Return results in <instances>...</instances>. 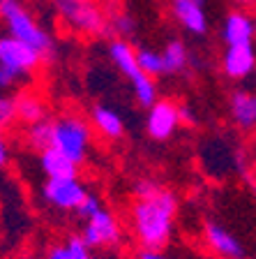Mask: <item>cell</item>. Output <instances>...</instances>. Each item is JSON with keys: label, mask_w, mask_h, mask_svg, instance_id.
I'll return each mask as SVG.
<instances>
[{"label": "cell", "mask_w": 256, "mask_h": 259, "mask_svg": "<svg viewBox=\"0 0 256 259\" xmlns=\"http://www.w3.org/2000/svg\"><path fill=\"white\" fill-rule=\"evenodd\" d=\"M178 213V197L162 188L152 178H141L134 183V204L129 210L132 229L143 250H162L171 241L173 220Z\"/></svg>", "instance_id": "1"}, {"label": "cell", "mask_w": 256, "mask_h": 259, "mask_svg": "<svg viewBox=\"0 0 256 259\" xmlns=\"http://www.w3.org/2000/svg\"><path fill=\"white\" fill-rule=\"evenodd\" d=\"M0 19L7 26V35L28 44L44 58H51L56 51L54 39L35 21V16L26 10L21 0H0Z\"/></svg>", "instance_id": "2"}, {"label": "cell", "mask_w": 256, "mask_h": 259, "mask_svg": "<svg viewBox=\"0 0 256 259\" xmlns=\"http://www.w3.org/2000/svg\"><path fill=\"white\" fill-rule=\"evenodd\" d=\"M90 137L92 130L88 120L74 113H67V116L51 120V146L48 148H56L65 157H70L74 164H81L90 148Z\"/></svg>", "instance_id": "3"}, {"label": "cell", "mask_w": 256, "mask_h": 259, "mask_svg": "<svg viewBox=\"0 0 256 259\" xmlns=\"http://www.w3.org/2000/svg\"><path fill=\"white\" fill-rule=\"evenodd\" d=\"M51 3L63 23L74 32L88 37H99L109 32V16L92 0H51Z\"/></svg>", "instance_id": "4"}, {"label": "cell", "mask_w": 256, "mask_h": 259, "mask_svg": "<svg viewBox=\"0 0 256 259\" xmlns=\"http://www.w3.org/2000/svg\"><path fill=\"white\" fill-rule=\"evenodd\" d=\"M39 63H42V56L32 47L10 37V35L0 37V65L7 67L10 72H14L19 79L35 72L39 67Z\"/></svg>", "instance_id": "5"}, {"label": "cell", "mask_w": 256, "mask_h": 259, "mask_svg": "<svg viewBox=\"0 0 256 259\" xmlns=\"http://www.w3.org/2000/svg\"><path fill=\"white\" fill-rule=\"evenodd\" d=\"M120 222L113 218V213L99 208L92 218L85 220V227L81 232V241L88 245V248H116L120 243Z\"/></svg>", "instance_id": "6"}, {"label": "cell", "mask_w": 256, "mask_h": 259, "mask_svg": "<svg viewBox=\"0 0 256 259\" xmlns=\"http://www.w3.org/2000/svg\"><path fill=\"white\" fill-rule=\"evenodd\" d=\"M44 199L60 210H76V206L83 201L85 188L79 183V178H48L42 190Z\"/></svg>", "instance_id": "7"}, {"label": "cell", "mask_w": 256, "mask_h": 259, "mask_svg": "<svg viewBox=\"0 0 256 259\" xmlns=\"http://www.w3.org/2000/svg\"><path fill=\"white\" fill-rule=\"evenodd\" d=\"M180 120H178V104L171 100H157L152 107L148 109V120H145V130L148 135L157 141H166L173 137L178 130Z\"/></svg>", "instance_id": "8"}, {"label": "cell", "mask_w": 256, "mask_h": 259, "mask_svg": "<svg viewBox=\"0 0 256 259\" xmlns=\"http://www.w3.org/2000/svg\"><path fill=\"white\" fill-rule=\"evenodd\" d=\"M256 23L254 16L245 10H231L224 16L222 23V39L226 47H238V44H254Z\"/></svg>", "instance_id": "9"}, {"label": "cell", "mask_w": 256, "mask_h": 259, "mask_svg": "<svg viewBox=\"0 0 256 259\" xmlns=\"http://www.w3.org/2000/svg\"><path fill=\"white\" fill-rule=\"evenodd\" d=\"M256 67V51L254 44H238V47H226L222 54V70L229 79L242 81L251 76Z\"/></svg>", "instance_id": "10"}, {"label": "cell", "mask_w": 256, "mask_h": 259, "mask_svg": "<svg viewBox=\"0 0 256 259\" xmlns=\"http://www.w3.org/2000/svg\"><path fill=\"white\" fill-rule=\"evenodd\" d=\"M203 236H206V243H208L222 259H245L242 243L238 241L226 227L217 225V222H206Z\"/></svg>", "instance_id": "11"}, {"label": "cell", "mask_w": 256, "mask_h": 259, "mask_svg": "<svg viewBox=\"0 0 256 259\" xmlns=\"http://www.w3.org/2000/svg\"><path fill=\"white\" fill-rule=\"evenodd\" d=\"M173 19L192 35H206L208 32V14L206 7L194 0H171Z\"/></svg>", "instance_id": "12"}, {"label": "cell", "mask_w": 256, "mask_h": 259, "mask_svg": "<svg viewBox=\"0 0 256 259\" xmlns=\"http://www.w3.org/2000/svg\"><path fill=\"white\" fill-rule=\"evenodd\" d=\"M231 118L242 132H251L256 125V97L249 91H235L229 100Z\"/></svg>", "instance_id": "13"}, {"label": "cell", "mask_w": 256, "mask_h": 259, "mask_svg": "<svg viewBox=\"0 0 256 259\" xmlns=\"http://www.w3.org/2000/svg\"><path fill=\"white\" fill-rule=\"evenodd\" d=\"M39 167L48 178H76L79 176V164L58 153L56 148H44L39 153Z\"/></svg>", "instance_id": "14"}, {"label": "cell", "mask_w": 256, "mask_h": 259, "mask_svg": "<svg viewBox=\"0 0 256 259\" xmlns=\"http://www.w3.org/2000/svg\"><path fill=\"white\" fill-rule=\"evenodd\" d=\"M90 118L95 130L101 137L107 139H120L125 135V123L120 118V113L113 111L111 107H104V104H95L90 111Z\"/></svg>", "instance_id": "15"}, {"label": "cell", "mask_w": 256, "mask_h": 259, "mask_svg": "<svg viewBox=\"0 0 256 259\" xmlns=\"http://www.w3.org/2000/svg\"><path fill=\"white\" fill-rule=\"evenodd\" d=\"M109 58L116 65V70L123 76H127L129 81L141 74V70L136 67V58H134V47L127 39H113L109 44Z\"/></svg>", "instance_id": "16"}, {"label": "cell", "mask_w": 256, "mask_h": 259, "mask_svg": "<svg viewBox=\"0 0 256 259\" xmlns=\"http://www.w3.org/2000/svg\"><path fill=\"white\" fill-rule=\"evenodd\" d=\"M14 111H16V120L32 125L46 118V102L37 93H21L19 97H14Z\"/></svg>", "instance_id": "17"}, {"label": "cell", "mask_w": 256, "mask_h": 259, "mask_svg": "<svg viewBox=\"0 0 256 259\" xmlns=\"http://www.w3.org/2000/svg\"><path fill=\"white\" fill-rule=\"evenodd\" d=\"M162 63H164V74H178L185 72L189 65V51H187L185 42L180 39H171L164 47V51H160Z\"/></svg>", "instance_id": "18"}, {"label": "cell", "mask_w": 256, "mask_h": 259, "mask_svg": "<svg viewBox=\"0 0 256 259\" xmlns=\"http://www.w3.org/2000/svg\"><path fill=\"white\" fill-rule=\"evenodd\" d=\"M134 58H136V67L141 74L155 79V76H164V63H162L160 51L152 49H134Z\"/></svg>", "instance_id": "19"}, {"label": "cell", "mask_w": 256, "mask_h": 259, "mask_svg": "<svg viewBox=\"0 0 256 259\" xmlns=\"http://www.w3.org/2000/svg\"><path fill=\"white\" fill-rule=\"evenodd\" d=\"M46 259H92L90 248L81 241V236H70L65 245L51 248Z\"/></svg>", "instance_id": "20"}, {"label": "cell", "mask_w": 256, "mask_h": 259, "mask_svg": "<svg viewBox=\"0 0 256 259\" xmlns=\"http://www.w3.org/2000/svg\"><path fill=\"white\" fill-rule=\"evenodd\" d=\"M129 83H132V91H134L136 102H139L143 109H150L152 104L157 102V83H155V79H150V76H145V74H139L136 79L129 81Z\"/></svg>", "instance_id": "21"}, {"label": "cell", "mask_w": 256, "mask_h": 259, "mask_svg": "<svg viewBox=\"0 0 256 259\" xmlns=\"http://www.w3.org/2000/svg\"><path fill=\"white\" fill-rule=\"evenodd\" d=\"M26 141L30 148H35V151L42 153L44 148H48L51 146V120H39V123H32L28 125L26 130Z\"/></svg>", "instance_id": "22"}, {"label": "cell", "mask_w": 256, "mask_h": 259, "mask_svg": "<svg viewBox=\"0 0 256 259\" xmlns=\"http://www.w3.org/2000/svg\"><path fill=\"white\" fill-rule=\"evenodd\" d=\"M109 30H111L118 39H127V37H132L134 30H136V21H134L129 14L120 12V14H113L111 19H109Z\"/></svg>", "instance_id": "23"}, {"label": "cell", "mask_w": 256, "mask_h": 259, "mask_svg": "<svg viewBox=\"0 0 256 259\" xmlns=\"http://www.w3.org/2000/svg\"><path fill=\"white\" fill-rule=\"evenodd\" d=\"M16 120V111H14V97L0 95V132L7 130L12 123Z\"/></svg>", "instance_id": "24"}, {"label": "cell", "mask_w": 256, "mask_h": 259, "mask_svg": "<svg viewBox=\"0 0 256 259\" xmlns=\"http://www.w3.org/2000/svg\"><path fill=\"white\" fill-rule=\"evenodd\" d=\"M99 208H101L99 199H97L95 194H90V192H88V194H85V197H83V201H81V204L76 206V210H74V213H76V215H79V218H83V220H88V218H92V215H95V213H97V210H99Z\"/></svg>", "instance_id": "25"}, {"label": "cell", "mask_w": 256, "mask_h": 259, "mask_svg": "<svg viewBox=\"0 0 256 259\" xmlns=\"http://www.w3.org/2000/svg\"><path fill=\"white\" fill-rule=\"evenodd\" d=\"M16 81H19V76H16L14 72H10L7 67L0 65V91H7V88L16 86Z\"/></svg>", "instance_id": "26"}, {"label": "cell", "mask_w": 256, "mask_h": 259, "mask_svg": "<svg viewBox=\"0 0 256 259\" xmlns=\"http://www.w3.org/2000/svg\"><path fill=\"white\" fill-rule=\"evenodd\" d=\"M178 120L180 123H187V125H194L196 118H194V109L187 107V104H178Z\"/></svg>", "instance_id": "27"}, {"label": "cell", "mask_w": 256, "mask_h": 259, "mask_svg": "<svg viewBox=\"0 0 256 259\" xmlns=\"http://www.w3.org/2000/svg\"><path fill=\"white\" fill-rule=\"evenodd\" d=\"M7 157H10V151H7V141H5V135L0 132V167L7 164Z\"/></svg>", "instance_id": "28"}, {"label": "cell", "mask_w": 256, "mask_h": 259, "mask_svg": "<svg viewBox=\"0 0 256 259\" xmlns=\"http://www.w3.org/2000/svg\"><path fill=\"white\" fill-rule=\"evenodd\" d=\"M139 259H169V257H164V254L157 252V250H141Z\"/></svg>", "instance_id": "29"}, {"label": "cell", "mask_w": 256, "mask_h": 259, "mask_svg": "<svg viewBox=\"0 0 256 259\" xmlns=\"http://www.w3.org/2000/svg\"><path fill=\"white\" fill-rule=\"evenodd\" d=\"M231 3H235V5H251V3H254V0H231Z\"/></svg>", "instance_id": "30"}, {"label": "cell", "mask_w": 256, "mask_h": 259, "mask_svg": "<svg viewBox=\"0 0 256 259\" xmlns=\"http://www.w3.org/2000/svg\"><path fill=\"white\" fill-rule=\"evenodd\" d=\"M194 3H198V5H206V3H208V0H194Z\"/></svg>", "instance_id": "31"}]
</instances>
